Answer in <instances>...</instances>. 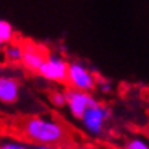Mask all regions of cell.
<instances>
[{"label":"cell","instance_id":"cell-5","mask_svg":"<svg viewBox=\"0 0 149 149\" xmlns=\"http://www.w3.org/2000/svg\"><path fill=\"white\" fill-rule=\"evenodd\" d=\"M66 96V108L70 113V116H73L74 119H80L82 115L88 111L91 106H93L97 99L93 97L91 92H83V91H76L69 88L68 91H65Z\"/></svg>","mask_w":149,"mask_h":149},{"label":"cell","instance_id":"cell-12","mask_svg":"<svg viewBox=\"0 0 149 149\" xmlns=\"http://www.w3.org/2000/svg\"><path fill=\"white\" fill-rule=\"evenodd\" d=\"M50 103L56 108H65L66 106V96L62 91H55L50 93Z\"/></svg>","mask_w":149,"mask_h":149},{"label":"cell","instance_id":"cell-11","mask_svg":"<svg viewBox=\"0 0 149 149\" xmlns=\"http://www.w3.org/2000/svg\"><path fill=\"white\" fill-rule=\"evenodd\" d=\"M0 149H30V146L24 142H20L16 139H6L0 142Z\"/></svg>","mask_w":149,"mask_h":149},{"label":"cell","instance_id":"cell-6","mask_svg":"<svg viewBox=\"0 0 149 149\" xmlns=\"http://www.w3.org/2000/svg\"><path fill=\"white\" fill-rule=\"evenodd\" d=\"M45 57H46V52L42 46H39L36 43H24L20 65L29 72H37Z\"/></svg>","mask_w":149,"mask_h":149},{"label":"cell","instance_id":"cell-1","mask_svg":"<svg viewBox=\"0 0 149 149\" xmlns=\"http://www.w3.org/2000/svg\"><path fill=\"white\" fill-rule=\"evenodd\" d=\"M19 130L26 141L33 142L35 145L59 146L68 139L66 126L49 116H29L23 119Z\"/></svg>","mask_w":149,"mask_h":149},{"label":"cell","instance_id":"cell-10","mask_svg":"<svg viewBox=\"0 0 149 149\" xmlns=\"http://www.w3.org/2000/svg\"><path fill=\"white\" fill-rule=\"evenodd\" d=\"M125 149H149V142L142 136H135L126 141Z\"/></svg>","mask_w":149,"mask_h":149},{"label":"cell","instance_id":"cell-8","mask_svg":"<svg viewBox=\"0 0 149 149\" xmlns=\"http://www.w3.org/2000/svg\"><path fill=\"white\" fill-rule=\"evenodd\" d=\"M3 56L9 65H20L22 56H23V45L15 43V42L9 43L3 49Z\"/></svg>","mask_w":149,"mask_h":149},{"label":"cell","instance_id":"cell-4","mask_svg":"<svg viewBox=\"0 0 149 149\" xmlns=\"http://www.w3.org/2000/svg\"><path fill=\"white\" fill-rule=\"evenodd\" d=\"M68 66H69V62L63 56L50 53V55H46L42 66L37 70V73L46 82L63 83V82H66Z\"/></svg>","mask_w":149,"mask_h":149},{"label":"cell","instance_id":"cell-9","mask_svg":"<svg viewBox=\"0 0 149 149\" xmlns=\"http://www.w3.org/2000/svg\"><path fill=\"white\" fill-rule=\"evenodd\" d=\"M13 39H15L13 24L6 19H0V49H4L9 43L13 42Z\"/></svg>","mask_w":149,"mask_h":149},{"label":"cell","instance_id":"cell-14","mask_svg":"<svg viewBox=\"0 0 149 149\" xmlns=\"http://www.w3.org/2000/svg\"><path fill=\"white\" fill-rule=\"evenodd\" d=\"M30 149H59L57 146H50V145H33Z\"/></svg>","mask_w":149,"mask_h":149},{"label":"cell","instance_id":"cell-3","mask_svg":"<svg viewBox=\"0 0 149 149\" xmlns=\"http://www.w3.org/2000/svg\"><path fill=\"white\" fill-rule=\"evenodd\" d=\"M66 82L76 91L92 92L97 85V79L92 70L82 62H70L68 66Z\"/></svg>","mask_w":149,"mask_h":149},{"label":"cell","instance_id":"cell-13","mask_svg":"<svg viewBox=\"0 0 149 149\" xmlns=\"http://www.w3.org/2000/svg\"><path fill=\"white\" fill-rule=\"evenodd\" d=\"M99 89H100V92L102 93H108L112 91V86L109 82H105V80H102V82H97V85H96Z\"/></svg>","mask_w":149,"mask_h":149},{"label":"cell","instance_id":"cell-2","mask_svg":"<svg viewBox=\"0 0 149 149\" xmlns=\"http://www.w3.org/2000/svg\"><path fill=\"white\" fill-rule=\"evenodd\" d=\"M109 119H111V111L100 102H96L82 115L79 120L82 123V128L86 130V133L92 136H100L105 132V126Z\"/></svg>","mask_w":149,"mask_h":149},{"label":"cell","instance_id":"cell-7","mask_svg":"<svg viewBox=\"0 0 149 149\" xmlns=\"http://www.w3.org/2000/svg\"><path fill=\"white\" fill-rule=\"evenodd\" d=\"M20 97V83L16 77L0 74V103L13 105Z\"/></svg>","mask_w":149,"mask_h":149}]
</instances>
